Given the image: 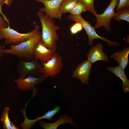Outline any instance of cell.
<instances>
[{"label":"cell","instance_id":"1","mask_svg":"<svg viewBox=\"0 0 129 129\" xmlns=\"http://www.w3.org/2000/svg\"><path fill=\"white\" fill-rule=\"evenodd\" d=\"M37 14L41 23V39L43 43L47 47L56 51L57 48L56 42L59 39L57 31L60 27L56 25L54 20L47 17L43 12L39 11Z\"/></svg>","mask_w":129,"mask_h":129},{"label":"cell","instance_id":"2","mask_svg":"<svg viewBox=\"0 0 129 129\" xmlns=\"http://www.w3.org/2000/svg\"><path fill=\"white\" fill-rule=\"evenodd\" d=\"M41 32L39 31L26 41L16 45L10 44V48H4L3 51L5 53L15 56L18 58L26 60H32L34 59L33 49L36 43L41 38Z\"/></svg>","mask_w":129,"mask_h":129},{"label":"cell","instance_id":"3","mask_svg":"<svg viewBox=\"0 0 129 129\" xmlns=\"http://www.w3.org/2000/svg\"><path fill=\"white\" fill-rule=\"evenodd\" d=\"M39 29L40 26L36 25L32 30L27 33H22L11 28L8 23L7 27L0 28V39H5L4 47L8 44L16 45L35 35Z\"/></svg>","mask_w":129,"mask_h":129},{"label":"cell","instance_id":"4","mask_svg":"<svg viewBox=\"0 0 129 129\" xmlns=\"http://www.w3.org/2000/svg\"><path fill=\"white\" fill-rule=\"evenodd\" d=\"M42 64L38 60L34 59L26 60L18 58L16 67L20 77L24 78L28 76L35 77L42 75Z\"/></svg>","mask_w":129,"mask_h":129},{"label":"cell","instance_id":"5","mask_svg":"<svg viewBox=\"0 0 129 129\" xmlns=\"http://www.w3.org/2000/svg\"><path fill=\"white\" fill-rule=\"evenodd\" d=\"M68 19L70 20H73L80 23L85 29L88 37V45L91 46L93 44V41L95 39L99 38L102 40L107 42L109 46H118L120 44L118 42L110 41L105 37H103L99 35L96 32L94 27L91 24L90 22L82 17L81 14L76 15H71L68 16Z\"/></svg>","mask_w":129,"mask_h":129},{"label":"cell","instance_id":"6","mask_svg":"<svg viewBox=\"0 0 129 129\" xmlns=\"http://www.w3.org/2000/svg\"><path fill=\"white\" fill-rule=\"evenodd\" d=\"M42 64V75L45 79L55 77L60 74L64 65L62 56L56 52L50 59Z\"/></svg>","mask_w":129,"mask_h":129},{"label":"cell","instance_id":"7","mask_svg":"<svg viewBox=\"0 0 129 129\" xmlns=\"http://www.w3.org/2000/svg\"><path fill=\"white\" fill-rule=\"evenodd\" d=\"M118 1L119 0H111L109 4L102 14L96 13L94 14L97 19L96 23L94 27L95 29L103 26L105 27L108 31H110V21L115 15V8Z\"/></svg>","mask_w":129,"mask_h":129},{"label":"cell","instance_id":"8","mask_svg":"<svg viewBox=\"0 0 129 129\" xmlns=\"http://www.w3.org/2000/svg\"><path fill=\"white\" fill-rule=\"evenodd\" d=\"M42 3L44 6L39 11L45 13L46 16L51 20L54 18L61 20L62 15L60 10L61 4L63 0H33Z\"/></svg>","mask_w":129,"mask_h":129},{"label":"cell","instance_id":"9","mask_svg":"<svg viewBox=\"0 0 129 129\" xmlns=\"http://www.w3.org/2000/svg\"><path fill=\"white\" fill-rule=\"evenodd\" d=\"M45 79L42 75L37 77L28 76L24 78L20 77L15 79L14 81L20 90L27 91L32 89L33 93L36 94L38 90L35 86L42 83Z\"/></svg>","mask_w":129,"mask_h":129},{"label":"cell","instance_id":"10","mask_svg":"<svg viewBox=\"0 0 129 129\" xmlns=\"http://www.w3.org/2000/svg\"><path fill=\"white\" fill-rule=\"evenodd\" d=\"M55 52L47 47L41 38L36 43L33 49L34 58L39 60L40 62L43 64L50 59Z\"/></svg>","mask_w":129,"mask_h":129},{"label":"cell","instance_id":"11","mask_svg":"<svg viewBox=\"0 0 129 129\" xmlns=\"http://www.w3.org/2000/svg\"><path fill=\"white\" fill-rule=\"evenodd\" d=\"M29 102V101L26 103L25 109H22L21 111L24 118V122L20 124L21 127L23 129H30L37 122L40 120L43 119H51L54 116L59 112L60 108V106H56L54 109L48 111L43 115L38 116L34 119H30L27 117L26 114V108Z\"/></svg>","mask_w":129,"mask_h":129},{"label":"cell","instance_id":"12","mask_svg":"<svg viewBox=\"0 0 129 129\" xmlns=\"http://www.w3.org/2000/svg\"><path fill=\"white\" fill-rule=\"evenodd\" d=\"M91 67V63L87 60L83 61L73 71L72 77L80 80L83 84L88 85Z\"/></svg>","mask_w":129,"mask_h":129},{"label":"cell","instance_id":"13","mask_svg":"<svg viewBox=\"0 0 129 129\" xmlns=\"http://www.w3.org/2000/svg\"><path fill=\"white\" fill-rule=\"evenodd\" d=\"M87 55V60L91 63L99 60L109 61L108 56L103 51V46L101 43H99L92 47L89 49Z\"/></svg>","mask_w":129,"mask_h":129},{"label":"cell","instance_id":"14","mask_svg":"<svg viewBox=\"0 0 129 129\" xmlns=\"http://www.w3.org/2000/svg\"><path fill=\"white\" fill-rule=\"evenodd\" d=\"M39 121L40 126L44 129H57L60 125L66 123H70L77 127L73 118L65 115L60 116L57 121L53 123H49L44 121Z\"/></svg>","mask_w":129,"mask_h":129},{"label":"cell","instance_id":"15","mask_svg":"<svg viewBox=\"0 0 129 129\" xmlns=\"http://www.w3.org/2000/svg\"><path fill=\"white\" fill-rule=\"evenodd\" d=\"M107 70L120 78L123 82L122 90L125 93L129 92V80L127 78L124 70L119 65L116 67L107 66Z\"/></svg>","mask_w":129,"mask_h":129},{"label":"cell","instance_id":"16","mask_svg":"<svg viewBox=\"0 0 129 129\" xmlns=\"http://www.w3.org/2000/svg\"><path fill=\"white\" fill-rule=\"evenodd\" d=\"M129 54V48L126 47L121 51H118L112 54L111 57L113 58L119 64V66L124 70L129 64L128 56Z\"/></svg>","mask_w":129,"mask_h":129},{"label":"cell","instance_id":"17","mask_svg":"<svg viewBox=\"0 0 129 129\" xmlns=\"http://www.w3.org/2000/svg\"><path fill=\"white\" fill-rule=\"evenodd\" d=\"M78 0H63L60 5L61 13L64 14L72 10L76 4Z\"/></svg>","mask_w":129,"mask_h":129},{"label":"cell","instance_id":"18","mask_svg":"<svg viewBox=\"0 0 129 129\" xmlns=\"http://www.w3.org/2000/svg\"><path fill=\"white\" fill-rule=\"evenodd\" d=\"M9 108L5 107L2 113L0 120L3 123L4 129H11V121L9 116Z\"/></svg>","mask_w":129,"mask_h":129},{"label":"cell","instance_id":"19","mask_svg":"<svg viewBox=\"0 0 129 129\" xmlns=\"http://www.w3.org/2000/svg\"><path fill=\"white\" fill-rule=\"evenodd\" d=\"M90 10L85 5L81 2L78 1L74 8L69 12L70 15H76L81 14L83 12Z\"/></svg>","mask_w":129,"mask_h":129},{"label":"cell","instance_id":"20","mask_svg":"<svg viewBox=\"0 0 129 129\" xmlns=\"http://www.w3.org/2000/svg\"><path fill=\"white\" fill-rule=\"evenodd\" d=\"M116 13L113 17L116 21L124 20L129 23V7H128Z\"/></svg>","mask_w":129,"mask_h":129},{"label":"cell","instance_id":"21","mask_svg":"<svg viewBox=\"0 0 129 129\" xmlns=\"http://www.w3.org/2000/svg\"><path fill=\"white\" fill-rule=\"evenodd\" d=\"M128 7H129V0H119L115 9L116 11L118 12Z\"/></svg>","mask_w":129,"mask_h":129},{"label":"cell","instance_id":"22","mask_svg":"<svg viewBox=\"0 0 129 129\" xmlns=\"http://www.w3.org/2000/svg\"><path fill=\"white\" fill-rule=\"evenodd\" d=\"M83 28V27L80 23L76 22L71 27L70 32L72 35L75 34L81 31Z\"/></svg>","mask_w":129,"mask_h":129},{"label":"cell","instance_id":"23","mask_svg":"<svg viewBox=\"0 0 129 129\" xmlns=\"http://www.w3.org/2000/svg\"><path fill=\"white\" fill-rule=\"evenodd\" d=\"M86 5L94 14L97 13L94 6V0H78Z\"/></svg>","mask_w":129,"mask_h":129},{"label":"cell","instance_id":"24","mask_svg":"<svg viewBox=\"0 0 129 129\" xmlns=\"http://www.w3.org/2000/svg\"><path fill=\"white\" fill-rule=\"evenodd\" d=\"M4 4H5L8 7L10 6L11 5L10 0H0V14L3 16V17L5 16L2 12V5Z\"/></svg>","mask_w":129,"mask_h":129},{"label":"cell","instance_id":"25","mask_svg":"<svg viewBox=\"0 0 129 129\" xmlns=\"http://www.w3.org/2000/svg\"><path fill=\"white\" fill-rule=\"evenodd\" d=\"M8 27L7 22L0 15V28H6Z\"/></svg>","mask_w":129,"mask_h":129},{"label":"cell","instance_id":"26","mask_svg":"<svg viewBox=\"0 0 129 129\" xmlns=\"http://www.w3.org/2000/svg\"><path fill=\"white\" fill-rule=\"evenodd\" d=\"M4 47L0 45V62L2 57L5 54L3 51V49L4 48Z\"/></svg>","mask_w":129,"mask_h":129},{"label":"cell","instance_id":"27","mask_svg":"<svg viewBox=\"0 0 129 129\" xmlns=\"http://www.w3.org/2000/svg\"><path fill=\"white\" fill-rule=\"evenodd\" d=\"M18 127L15 125L11 122V129H19Z\"/></svg>","mask_w":129,"mask_h":129},{"label":"cell","instance_id":"28","mask_svg":"<svg viewBox=\"0 0 129 129\" xmlns=\"http://www.w3.org/2000/svg\"><path fill=\"white\" fill-rule=\"evenodd\" d=\"M10 0V5H11L13 2L15 0Z\"/></svg>","mask_w":129,"mask_h":129}]
</instances>
